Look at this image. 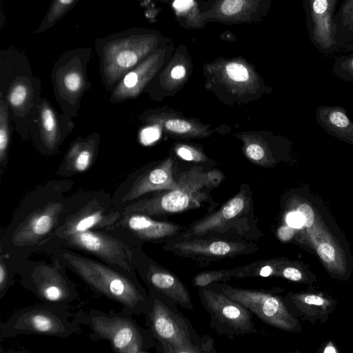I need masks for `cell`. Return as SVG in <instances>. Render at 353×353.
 <instances>
[{"mask_svg":"<svg viewBox=\"0 0 353 353\" xmlns=\"http://www.w3.org/2000/svg\"><path fill=\"white\" fill-rule=\"evenodd\" d=\"M17 268L22 286L41 302L70 305L79 298L68 269L55 257L51 256L50 263L18 259Z\"/></svg>","mask_w":353,"mask_h":353,"instance_id":"30bf717a","label":"cell"},{"mask_svg":"<svg viewBox=\"0 0 353 353\" xmlns=\"http://www.w3.org/2000/svg\"><path fill=\"white\" fill-rule=\"evenodd\" d=\"M243 6V0H225L221 6V11L226 15H232L239 12Z\"/></svg>","mask_w":353,"mask_h":353,"instance_id":"d590c367","label":"cell"},{"mask_svg":"<svg viewBox=\"0 0 353 353\" xmlns=\"http://www.w3.org/2000/svg\"><path fill=\"white\" fill-rule=\"evenodd\" d=\"M296 210L299 212L303 219V226L310 228L314 223V214L311 206L307 203H299Z\"/></svg>","mask_w":353,"mask_h":353,"instance_id":"836d02e7","label":"cell"},{"mask_svg":"<svg viewBox=\"0 0 353 353\" xmlns=\"http://www.w3.org/2000/svg\"><path fill=\"white\" fill-rule=\"evenodd\" d=\"M154 59L150 58L141 61L128 72L119 81L112 98L123 101L137 97L152 78L156 65Z\"/></svg>","mask_w":353,"mask_h":353,"instance_id":"ffe728a7","label":"cell"},{"mask_svg":"<svg viewBox=\"0 0 353 353\" xmlns=\"http://www.w3.org/2000/svg\"><path fill=\"white\" fill-rule=\"evenodd\" d=\"M179 235L252 241L265 236L253 212L251 198L245 190H241L219 210L190 223Z\"/></svg>","mask_w":353,"mask_h":353,"instance_id":"5b68a950","label":"cell"},{"mask_svg":"<svg viewBox=\"0 0 353 353\" xmlns=\"http://www.w3.org/2000/svg\"><path fill=\"white\" fill-rule=\"evenodd\" d=\"M121 215V210L116 206L93 199L77 210L66 208L61 223L49 240L89 230H109Z\"/></svg>","mask_w":353,"mask_h":353,"instance_id":"9a60e30c","label":"cell"},{"mask_svg":"<svg viewBox=\"0 0 353 353\" xmlns=\"http://www.w3.org/2000/svg\"><path fill=\"white\" fill-rule=\"evenodd\" d=\"M173 161L168 158L158 166L145 172L132 185L121 197V209L141 196L154 191H165L177 187V180L172 175Z\"/></svg>","mask_w":353,"mask_h":353,"instance_id":"ac0fdd59","label":"cell"},{"mask_svg":"<svg viewBox=\"0 0 353 353\" xmlns=\"http://www.w3.org/2000/svg\"><path fill=\"white\" fill-rule=\"evenodd\" d=\"M46 254L58 259L94 292L122 305L123 312L130 315L144 314L148 292L139 281L100 260L72 249L59 248Z\"/></svg>","mask_w":353,"mask_h":353,"instance_id":"6da1fadb","label":"cell"},{"mask_svg":"<svg viewBox=\"0 0 353 353\" xmlns=\"http://www.w3.org/2000/svg\"><path fill=\"white\" fill-rule=\"evenodd\" d=\"M319 256L326 262H331L334 259L335 252L334 248L328 243H321L317 248Z\"/></svg>","mask_w":353,"mask_h":353,"instance_id":"8d00e7d4","label":"cell"},{"mask_svg":"<svg viewBox=\"0 0 353 353\" xmlns=\"http://www.w3.org/2000/svg\"><path fill=\"white\" fill-rule=\"evenodd\" d=\"M145 121L158 125L170 134L182 137H205L210 131L207 125L188 119L174 117L165 113L148 116Z\"/></svg>","mask_w":353,"mask_h":353,"instance_id":"7402d4cb","label":"cell"},{"mask_svg":"<svg viewBox=\"0 0 353 353\" xmlns=\"http://www.w3.org/2000/svg\"><path fill=\"white\" fill-rule=\"evenodd\" d=\"M1 94L0 99V163L3 164L7 158L10 141L8 111L6 103Z\"/></svg>","mask_w":353,"mask_h":353,"instance_id":"f546056e","label":"cell"},{"mask_svg":"<svg viewBox=\"0 0 353 353\" xmlns=\"http://www.w3.org/2000/svg\"><path fill=\"white\" fill-rule=\"evenodd\" d=\"M284 278L293 281H298L301 280L302 274L300 271L294 268L289 266L284 271Z\"/></svg>","mask_w":353,"mask_h":353,"instance_id":"f35d334b","label":"cell"},{"mask_svg":"<svg viewBox=\"0 0 353 353\" xmlns=\"http://www.w3.org/2000/svg\"><path fill=\"white\" fill-rule=\"evenodd\" d=\"M342 23L347 27L353 26V0H346L341 9Z\"/></svg>","mask_w":353,"mask_h":353,"instance_id":"e575fe53","label":"cell"},{"mask_svg":"<svg viewBox=\"0 0 353 353\" xmlns=\"http://www.w3.org/2000/svg\"><path fill=\"white\" fill-rule=\"evenodd\" d=\"M132 247L109 231L89 230L52 239L43 246L41 252L46 253L59 248L84 252L139 281L132 263Z\"/></svg>","mask_w":353,"mask_h":353,"instance_id":"ba28073f","label":"cell"},{"mask_svg":"<svg viewBox=\"0 0 353 353\" xmlns=\"http://www.w3.org/2000/svg\"><path fill=\"white\" fill-rule=\"evenodd\" d=\"M193 3V0H175L173 6L177 11L183 12L190 8Z\"/></svg>","mask_w":353,"mask_h":353,"instance_id":"ab89813d","label":"cell"},{"mask_svg":"<svg viewBox=\"0 0 353 353\" xmlns=\"http://www.w3.org/2000/svg\"><path fill=\"white\" fill-rule=\"evenodd\" d=\"M65 211L62 201L48 200L17 212L1 232L0 253L22 259L41 252L61 223Z\"/></svg>","mask_w":353,"mask_h":353,"instance_id":"3957f363","label":"cell"},{"mask_svg":"<svg viewBox=\"0 0 353 353\" xmlns=\"http://www.w3.org/2000/svg\"><path fill=\"white\" fill-rule=\"evenodd\" d=\"M92 52L88 47L65 50L54 65L52 74L57 88L68 100L78 97L86 86V65Z\"/></svg>","mask_w":353,"mask_h":353,"instance_id":"e0dca14e","label":"cell"},{"mask_svg":"<svg viewBox=\"0 0 353 353\" xmlns=\"http://www.w3.org/2000/svg\"><path fill=\"white\" fill-rule=\"evenodd\" d=\"M70 305L45 303L22 308L0 323L3 339L19 334H37L67 339L81 332L80 324L71 316Z\"/></svg>","mask_w":353,"mask_h":353,"instance_id":"52a82bcc","label":"cell"},{"mask_svg":"<svg viewBox=\"0 0 353 353\" xmlns=\"http://www.w3.org/2000/svg\"><path fill=\"white\" fill-rule=\"evenodd\" d=\"M313 22L312 37L323 49L334 43L332 13L337 0H309Z\"/></svg>","mask_w":353,"mask_h":353,"instance_id":"44dd1931","label":"cell"},{"mask_svg":"<svg viewBox=\"0 0 353 353\" xmlns=\"http://www.w3.org/2000/svg\"><path fill=\"white\" fill-rule=\"evenodd\" d=\"M228 90L238 95H245L256 90L252 85V77L247 68L238 63H230L225 68Z\"/></svg>","mask_w":353,"mask_h":353,"instance_id":"d4e9b609","label":"cell"},{"mask_svg":"<svg viewBox=\"0 0 353 353\" xmlns=\"http://www.w3.org/2000/svg\"><path fill=\"white\" fill-rule=\"evenodd\" d=\"M94 49L103 77L112 85L142 61L151 49L150 37L140 29L130 28L97 39Z\"/></svg>","mask_w":353,"mask_h":353,"instance_id":"9c48e42d","label":"cell"},{"mask_svg":"<svg viewBox=\"0 0 353 353\" xmlns=\"http://www.w3.org/2000/svg\"><path fill=\"white\" fill-rule=\"evenodd\" d=\"M285 225L293 228L294 230V229L301 228L303 226L302 217L296 210L287 213L285 216Z\"/></svg>","mask_w":353,"mask_h":353,"instance_id":"74e56055","label":"cell"},{"mask_svg":"<svg viewBox=\"0 0 353 353\" xmlns=\"http://www.w3.org/2000/svg\"><path fill=\"white\" fill-rule=\"evenodd\" d=\"M208 288L218 290L240 303L266 324L279 327L288 326L282 302L270 291L241 288L225 282L214 283Z\"/></svg>","mask_w":353,"mask_h":353,"instance_id":"2e32d148","label":"cell"},{"mask_svg":"<svg viewBox=\"0 0 353 353\" xmlns=\"http://www.w3.org/2000/svg\"><path fill=\"white\" fill-rule=\"evenodd\" d=\"M304 301L309 305H322L324 303L323 299L316 295L307 296Z\"/></svg>","mask_w":353,"mask_h":353,"instance_id":"60d3db41","label":"cell"},{"mask_svg":"<svg viewBox=\"0 0 353 353\" xmlns=\"http://www.w3.org/2000/svg\"><path fill=\"white\" fill-rule=\"evenodd\" d=\"M186 227L144 214L122 212L115 225L106 231L119 235L132 246H137L144 243L164 244L180 234Z\"/></svg>","mask_w":353,"mask_h":353,"instance_id":"5bb4252c","label":"cell"},{"mask_svg":"<svg viewBox=\"0 0 353 353\" xmlns=\"http://www.w3.org/2000/svg\"><path fill=\"white\" fill-rule=\"evenodd\" d=\"M162 248L174 256L188 259L201 267L226 259L253 254L259 250L252 241L181 235L168 240Z\"/></svg>","mask_w":353,"mask_h":353,"instance_id":"8fae6325","label":"cell"},{"mask_svg":"<svg viewBox=\"0 0 353 353\" xmlns=\"http://www.w3.org/2000/svg\"><path fill=\"white\" fill-rule=\"evenodd\" d=\"M201 303L210 316V327L218 335L229 339L257 334L253 313L240 303L232 300L222 292L199 288Z\"/></svg>","mask_w":353,"mask_h":353,"instance_id":"7c38bea8","label":"cell"},{"mask_svg":"<svg viewBox=\"0 0 353 353\" xmlns=\"http://www.w3.org/2000/svg\"><path fill=\"white\" fill-rule=\"evenodd\" d=\"M243 140L245 153L252 161L261 164L269 162V157L265 146H263L262 142L259 141L256 137L244 135Z\"/></svg>","mask_w":353,"mask_h":353,"instance_id":"f1b7e54d","label":"cell"},{"mask_svg":"<svg viewBox=\"0 0 353 353\" xmlns=\"http://www.w3.org/2000/svg\"><path fill=\"white\" fill-rule=\"evenodd\" d=\"M231 279L227 269L207 270L195 274L192 280V284L198 288H205L216 282L227 283Z\"/></svg>","mask_w":353,"mask_h":353,"instance_id":"4dcf8cb0","label":"cell"},{"mask_svg":"<svg viewBox=\"0 0 353 353\" xmlns=\"http://www.w3.org/2000/svg\"><path fill=\"white\" fill-rule=\"evenodd\" d=\"M97 148L94 138L77 141L72 144L65 157V168L72 172L86 170L92 164Z\"/></svg>","mask_w":353,"mask_h":353,"instance_id":"603a6c76","label":"cell"},{"mask_svg":"<svg viewBox=\"0 0 353 353\" xmlns=\"http://www.w3.org/2000/svg\"><path fill=\"white\" fill-rule=\"evenodd\" d=\"M18 259L0 253V299L7 294L8 290L15 283L17 274Z\"/></svg>","mask_w":353,"mask_h":353,"instance_id":"83f0119b","label":"cell"},{"mask_svg":"<svg viewBox=\"0 0 353 353\" xmlns=\"http://www.w3.org/2000/svg\"><path fill=\"white\" fill-rule=\"evenodd\" d=\"M143 315L158 353L216 352L214 339L199 335L178 306L158 292L148 291Z\"/></svg>","mask_w":353,"mask_h":353,"instance_id":"7a4b0ae2","label":"cell"},{"mask_svg":"<svg viewBox=\"0 0 353 353\" xmlns=\"http://www.w3.org/2000/svg\"><path fill=\"white\" fill-rule=\"evenodd\" d=\"M73 318L91 330V340L108 341L115 352L148 353L155 347L150 330L140 326L132 315L121 310L104 312L94 308L80 312Z\"/></svg>","mask_w":353,"mask_h":353,"instance_id":"8992f818","label":"cell"},{"mask_svg":"<svg viewBox=\"0 0 353 353\" xmlns=\"http://www.w3.org/2000/svg\"><path fill=\"white\" fill-rule=\"evenodd\" d=\"M32 97V84L27 75L20 74L15 77L9 87L7 100L12 110L23 112Z\"/></svg>","mask_w":353,"mask_h":353,"instance_id":"cb8c5ba5","label":"cell"},{"mask_svg":"<svg viewBox=\"0 0 353 353\" xmlns=\"http://www.w3.org/2000/svg\"><path fill=\"white\" fill-rule=\"evenodd\" d=\"M223 179V175L219 171L203 172L200 168L194 167L176 179V188L130 203L121 210L144 214L157 219L199 208L208 201L207 190L218 185Z\"/></svg>","mask_w":353,"mask_h":353,"instance_id":"277c9868","label":"cell"},{"mask_svg":"<svg viewBox=\"0 0 353 353\" xmlns=\"http://www.w3.org/2000/svg\"><path fill=\"white\" fill-rule=\"evenodd\" d=\"M78 1L52 0L47 12L35 33H43L52 28L73 8Z\"/></svg>","mask_w":353,"mask_h":353,"instance_id":"4316f807","label":"cell"},{"mask_svg":"<svg viewBox=\"0 0 353 353\" xmlns=\"http://www.w3.org/2000/svg\"><path fill=\"white\" fill-rule=\"evenodd\" d=\"M176 154L183 159L196 162L203 161L206 159L202 152L186 145H180L176 148Z\"/></svg>","mask_w":353,"mask_h":353,"instance_id":"1f68e13d","label":"cell"},{"mask_svg":"<svg viewBox=\"0 0 353 353\" xmlns=\"http://www.w3.org/2000/svg\"><path fill=\"white\" fill-rule=\"evenodd\" d=\"M324 352L325 353H329V352H336V350H334V347H327L325 350H324Z\"/></svg>","mask_w":353,"mask_h":353,"instance_id":"b9f144b4","label":"cell"},{"mask_svg":"<svg viewBox=\"0 0 353 353\" xmlns=\"http://www.w3.org/2000/svg\"><path fill=\"white\" fill-rule=\"evenodd\" d=\"M39 128L44 145L49 148H54L59 138L57 120L52 107L45 100L40 105Z\"/></svg>","mask_w":353,"mask_h":353,"instance_id":"484cf974","label":"cell"},{"mask_svg":"<svg viewBox=\"0 0 353 353\" xmlns=\"http://www.w3.org/2000/svg\"><path fill=\"white\" fill-rule=\"evenodd\" d=\"M315 117L319 125L329 134L353 145V122L341 106H318Z\"/></svg>","mask_w":353,"mask_h":353,"instance_id":"d6986e66","label":"cell"},{"mask_svg":"<svg viewBox=\"0 0 353 353\" xmlns=\"http://www.w3.org/2000/svg\"><path fill=\"white\" fill-rule=\"evenodd\" d=\"M134 267L149 290H153L183 309L192 310L188 289L171 270L150 257L139 245L132 248Z\"/></svg>","mask_w":353,"mask_h":353,"instance_id":"4fadbf2b","label":"cell"},{"mask_svg":"<svg viewBox=\"0 0 353 353\" xmlns=\"http://www.w3.org/2000/svg\"><path fill=\"white\" fill-rule=\"evenodd\" d=\"M336 74L343 80L353 81V57L341 61L335 67Z\"/></svg>","mask_w":353,"mask_h":353,"instance_id":"d6a6232c","label":"cell"}]
</instances>
